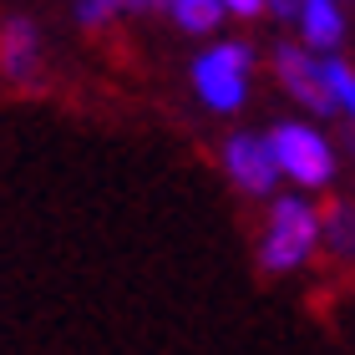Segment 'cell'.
Returning <instances> with one entry per match:
<instances>
[{
    "label": "cell",
    "instance_id": "obj_1",
    "mask_svg": "<svg viewBox=\"0 0 355 355\" xmlns=\"http://www.w3.org/2000/svg\"><path fill=\"white\" fill-rule=\"evenodd\" d=\"M315 239H320V214L310 203H300V198H279L274 203V214H269V234H264V249H259V264L264 269H295L304 254L315 249Z\"/></svg>",
    "mask_w": 355,
    "mask_h": 355
},
{
    "label": "cell",
    "instance_id": "obj_2",
    "mask_svg": "<svg viewBox=\"0 0 355 355\" xmlns=\"http://www.w3.org/2000/svg\"><path fill=\"white\" fill-rule=\"evenodd\" d=\"M244 76H249V46L223 41L214 51H203L193 61V82H198V96L218 112H234L244 102Z\"/></svg>",
    "mask_w": 355,
    "mask_h": 355
},
{
    "label": "cell",
    "instance_id": "obj_3",
    "mask_svg": "<svg viewBox=\"0 0 355 355\" xmlns=\"http://www.w3.org/2000/svg\"><path fill=\"white\" fill-rule=\"evenodd\" d=\"M269 148H274V157H279V168L295 178V183H304V188L325 183L330 168H335V157H330V148H325V137L310 132V127H300V122L274 127V132H269Z\"/></svg>",
    "mask_w": 355,
    "mask_h": 355
},
{
    "label": "cell",
    "instance_id": "obj_4",
    "mask_svg": "<svg viewBox=\"0 0 355 355\" xmlns=\"http://www.w3.org/2000/svg\"><path fill=\"white\" fill-rule=\"evenodd\" d=\"M274 67H279V82L295 92L300 102L315 112V117H330V112H335V92H330V82H325V67H315L304 46H279Z\"/></svg>",
    "mask_w": 355,
    "mask_h": 355
},
{
    "label": "cell",
    "instance_id": "obj_5",
    "mask_svg": "<svg viewBox=\"0 0 355 355\" xmlns=\"http://www.w3.org/2000/svg\"><path fill=\"white\" fill-rule=\"evenodd\" d=\"M223 168H229V178L244 193H269L274 188V173H279V157H274V148L259 142V137H229V148H223Z\"/></svg>",
    "mask_w": 355,
    "mask_h": 355
},
{
    "label": "cell",
    "instance_id": "obj_6",
    "mask_svg": "<svg viewBox=\"0 0 355 355\" xmlns=\"http://www.w3.org/2000/svg\"><path fill=\"white\" fill-rule=\"evenodd\" d=\"M0 67H6L10 82H31L36 76V31L26 21H10L0 31Z\"/></svg>",
    "mask_w": 355,
    "mask_h": 355
},
{
    "label": "cell",
    "instance_id": "obj_7",
    "mask_svg": "<svg viewBox=\"0 0 355 355\" xmlns=\"http://www.w3.org/2000/svg\"><path fill=\"white\" fill-rule=\"evenodd\" d=\"M300 26H304V41H310L315 51H330V46L345 36V21H340V10H335V0H304Z\"/></svg>",
    "mask_w": 355,
    "mask_h": 355
},
{
    "label": "cell",
    "instance_id": "obj_8",
    "mask_svg": "<svg viewBox=\"0 0 355 355\" xmlns=\"http://www.w3.org/2000/svg\"><path fill=\"white\" fill-rule=\"evenodd\" d=\"M173 15L188 31H214L218 15H223V0H173Z\"/></svg>",
    "mask_w": 355,
    "mask_h": 355
},
{
    "label": "cell",
    "instance_id": "obj_9",
    "mask_svg": "<svg viewBox=\"0 0 355 355\" xmlns=\"http://www.w3.org/2000/svg\"><path fill=\"white\" fill-rule=\"evenodd\" d=\"M320 223H325V234H330L335 249H345V254L355 249V218L345 214V203H330L325 214H320Z\"/></svg>",
    "mask_w": 355,
    "mask_h": 355
},
{
    "label": "cell",
    "instance_id": "obj_10",
    "mask_svg": "<svg viewBox=\"0 0 355 355\" xmlns=\"http://www.w3.org/2000/svg\"><path fill=\"white\" fill-rule=\"evenodd\" d=\"M325 82H330V92H335V102L355 117V76H350L345 61H325Z\"/></svg>",
    "mask_w": 355,
    "mask_h": 355
},
{
    "label": "cell",
    "instance_id": "obj_11",
    "mask_svg": "<svg viewBox=\"0 0 355 355\" xmlns=\"http://www.w3.org/2000/svg\"><path fill=\"white\" fill-rule=\"evenodd\" d=\"M223 6H229L234 15H259V10H264V0H223Z\"/></svg>",
    "mask_w": 355,
    "mask_h": 355
},
{
    "label": "cell",
    "instance_id": "obj_12",
    "mask_svg": "<svg viewBox=\"0 0 355 355\" xmlns=\"http://www.w3.org/2000/svg\"><path fill=\"white\" fill-rule=\"evenodd\" d=\"M269 6H274V15H295V21L304 15V0H269Z\"/></svg>",
    "mask_w": 355,
    "mask_h": 355
},
{
    "label": "cell",
    "instance_id": "obj_13",
    "mask_svg": "<svg viewBox=\"0 0 355 355\" xmlns=\"http://www.w3.org/2000/svg\"><path fill=\"white\" fill-rule=\"evenodd\" d=\"M127 6H153V0H127Z\"/></svg>",
    "mask_w": 355,
    "mask_h": 355
}]
</instances>
